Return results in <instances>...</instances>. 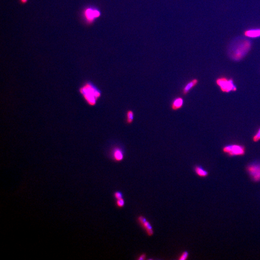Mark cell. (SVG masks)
Returning <instances> with one entry per match:
<instances>
[{
    "label": "cell",
    "mask_w": 260,
    "mask_h": 260,
    "mask_svg": "<svg viewBox=\"0 0 260 260\" xmlns=\"http://www.w3.org/2000/svg\"><path fill=\"white\" fill-rule=\"evenodd\" d=\"M252 139L254 142H257L260 140V127L256 132V134L253 136Z\"/></svg>",
    "instance_id": "obj_15"
},
{
    "label": "cell",
    "mask_w": 260,
    "mask_h": 260,
    "mask_svg": "<svg viewBox=\"0 0 260 260\" xmlns=\"http://www.w3.org/2000/svg\"><path fill=\"white\" fill-rule=\"evenodd\" d=\"M137 221L142 228L146 231L148 236H151L154 235V230L151 224L145 217L142 215L139 216L137 218Z\"/></svg>",
    "instance_id": "obj_7"
},
{
    "label": "cell",
    "mask_w": 260,
    "mask_h": 260,
    "mask_svg": "<svg viewBox=\"0 0 260 260\" xmlns=\"http://www.w3.org/2000/svg\"><path fill=\"white\" fill-rule=\"evenodd\" d=\"M114 196L115 198L117 200L123 198V195L121 191H116L114 194Z\"/></svg>",
    "instance_id": "obj_17"
},
{
    "label": "cell",
    "mask_w": 260,
    "mask_h": 260,
    "mask_svg": "<svg viewBox=\"0 0 260 260\" xmlns=\"http://www.w3.org/2000/svg\"><path fill=\"white\" fill-rule=\"evenodd\" d=\"M189 256V253L187 251H184L179 257V260H186Z\"/></svg>",
    "instance_id": "obj_14"
},
{
    "label": "cell",
    "mask_w": 260,
    "mask_h": 260,
    "mask_svg": "<svg viewBox=\"0 0 260 260\" xmlns=\"http://www.w3.org/2000/svg\"><path fill=\"white\" fill-rule=\"evenodd\" d=\"M146 257H147V255H146L145 253H142V254H141V255H140L138 258H137V259L138 260H146Z\"/></svg>",
    "instance_id": "obj_18"
},
{
    "label": "cell",
    "mask_w": 260,
    "mask_h": 260,
    "mask_svg": "<svg viewBox=\"0 0 260 260\" xmlns=\"http://www.w3.org/2000/svg\"><path fill=\"white\" fill-rule=\"evenodd\" d=\"M247 171L253 180L255 182L260 181V162H254L247 167Z\"/></svg>",
    "instance_id": "obj_6"
},
{
    "label": "cell",
    "mask_w": 260,
    "mask_h": 260,
    "mask_svg": "<svg viewBox=\"0 0 260 260\" xmlns=\"http://www.w3.org/2000/svg\"><path fill=\"white\" fill-rule=\"evenodd\" d=\"M194 171L198 176L201 177L207 176L208 172L200 166H195Z\"/></svg>",
    "instance_id": "obj_12"
},
{
    "label": "cell",
    "mask_w": 260,
    "mask_h": 260,
    "mask_svg": "<svg viewBox=\"0 0 260 260\" xmlns=\"http://www.w3.org/2000/svg\"><path fill=\"white\" fill-rule=\"evenodd\" d=\"M184 104V100L182 97H176L171 102V108L172 111H177L183 107Z\"/></svg>",
    "instance_id": "obj_10"
},
{
    "label": "cell",
    "mask_w": 260,
    "mask_h": 260,
    "mask_svg": "<svg viewBox=\"0 0 260 260\" xmlns=\"http://www.w3.org/2000/svg\"><path fill=\"white\" fill-rule=\"evenodd\" d=\"M252 42L249 40L240 38L232 42L228 54L232 60L240 61L248 54L251 48Z\"/></svg>",
    "instance_id": "obj_1"
},
{
    "label": "cell",
    "mask_w": 260,
    "mask_h": 260,
    "mask_svg": "<svg viewBox=\"0 0 260 260\" xmlns=\"http://www.w3.org/2000/svg\"><path fill=\"white\" fill-rule=\"evenodd\" d=\"M112 155L114 160L117 162H120L124 159L123 151L119 147H116L113 149Z\"/></svg>",
    "instance_id": "obj_9"
},
{
    "label": "cell",
    "mask_w": 260,
    "mask_h": 260,
    "mask_svg": "<svg viewBox=\"0 0 260 260\" xmlns=\"http://www.w3.org/2000/svg\"><path fill=\"white\" fill-rule=\"evenodd\" d=\"M224 153L229 156H243L245 153V148L241 144H231L225 146L223 149Z\"/></svg>",
    "instance_id": "obj_5"
},
{
    "label": "cell",
    "mask_w": 260,
    "mask_h": 260,
    "mask_svg": "<svg viewBox=\"0 0 260 260\" xmlns=\"http://www.w3.org/2000/svg\"><path fill=\"white\" fill-rule=\"evenodd\" d=\"M19 1L22 4H26L28 3V0H19Z\"/></svg>",
    "instance_id": "obj_19"
},
{
    "label": "cell",
    "mask_w": 260,
    "mask_h": 260,
    "mask_svg": "<svg viewBox=\"0 0 260 260\" xmlns=\"http://www.w3.org/2000/svg\"><path fill=\"white\" fill-rule=\"evenodd\" d=\"M116 205H117V207L120 208L123 207L124 205H125V200L123 199V198L118 199L116 201Z\"/></svg>",
    "instance_id": "obj_16"
},
{
    "label": "cell",
    "mask_w": 260,
    "mask_h": 260,
    "mask_svg": "<svg viewBox=\"0 0 260 260\" xmlns=\"http://www.w3.org/2000/svg\"><path fill=\"white\" fill-rule=\"evenodd\" d=\"M217 85L224 93L235 92L237 90L236 86L232 79H228L225 77H222L217 79L216 81Z\"/></svg>",
    "instance_id": "obj_4"
},
{
    "label": "cell",
    "mask_w": 260,
    "mask_h": 260,
    "mask_svg": "<svg viewBox=\"0 0 260 260\" xmlns=\"http://www.w3.org/2000/svg\"><path fill=\"white\" fill-rule=\"evenodd\" d=\"M134 114L133 111L128 110L126 112V123L128 125L131 124L134 120Z\"/></svg>",
    "instance_id": "obj_13"
},
{
    "label": "cell",
    "mask_w": 260,
    "mask_h": 260,
    "mask_svg": "<svg viewBox=\"0 0 260 260\" xmlns=\"http://www.w3.org/2000/svg\"><path fill=\"white\" fill-rule=\"evenodd\" d=\"M198 80L197 79H193L191 81L188 82L182 89V94L183 95H186L189 92L198 84Z\"/></svg>",
    "instance_id": "obj_8"
},
{
    "label": "cell",
    "mask_w": 260,
    "mask_h": 260,
    "mask_svg": "<svg viewBox=\"0 0 260 260\" xmlns=\"http://www.w3.org/2000/svg\"><path fill=\"white\" fill-rule=\"evenodd\" d=\"M244 35L247 37L251 38H257L260 37V29H252L246 30Z\"/></svg>",
    "instance_id": "obj_11"
},
{
    "label": "cell",
    "mask_w": 260,
    "mask_h": 260,
    "mask_svg": "<svg viewBox=\"0 0 260 260\" xmlns=\"http://www.w3.org/2000/svg\"><path fill=\"white\" fill-rule=\"evenodd\" d=\"M101 16V12L98 9L88 6L86 7L82 13V17L87 25L93 24L96 19Z\"/></svg>",
    "instance_id": "obj_3"
},
{
    "label": "cell",
    "mask_w": 260,
    "mask_h": 260,
    "mask_svg": "<svg viewBox=\"0 0 260 260\" xmlns=\"http://www.w3.org/2000/svg\"><path fill=\"white\" fill-rule=\"evenodd\" d=\"M79 92L86 102L90 106H95L101 96V91L90 82L85 83L79 88Z\"/></svg>",
    "instance_id": "obj_2"
}]
</instances>
